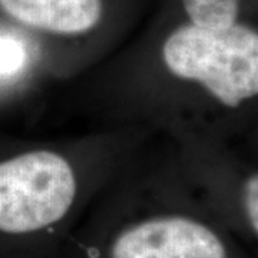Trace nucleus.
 Instances as JSON below:
<instances>
[{
	"mask_svg": "<svg viewBox=\"0 0 258 258\" xmlns=\"http://www.w3.org/2000/svg\"><path fill=\"white\" fill-rule=\"evenodd\" d=\"M162 55L175 76L200 82L225 106L257 95L258 36L247 26L186 25L166 39Z\"/></svg>",
	"mask_w": 258,
	"mask_h": 258,
	"instance_id": "f257e3e1",
	"label": "nucleus"
},
{
	"mask_svg": "<svg viewBox=\"0 0 258 258\" xmlns=\"http://www.w3.org/2000/svg\"><path fill=\"white\" fill-rule=\"evenodd\" d=\"M78 184L69 162L36 151L0 162V238L49 235L74 208Z\"/></svg>",
	"mask_w": 258,
	"mask_h": 258,
	"instance_id": "f03ea898",
	"label": "nucleus"
},
{
	"mask_svg": "<svg viewBox=\"0 0 258 258\" xmlns=\"http://www.w3.org/2000/svg\"><path fill=\"white\" fill-rule=\"evenodd\" d=\"M82 258H235L220 231L184 212H159L123 224Z\"/></svg>",
	"mask_w": 258,
	"mask_h": 258,
	"instance_id": "7ed1b4c3",
	"label": "nucleus"
},
{
	"mask_svg": "<svg viewBox=\"0 0 258 258\" xmlns=\"http://www.w3.org/2000/svg\"><path fill=\"white\" fill-rule=\"evenodd\" d=\"M0 8L28 26L63 35L88 32L102 16V0H0Z\"/></svg>",
	"mask_w": 258,
	"mask_h": 258,
	"instance_id": "20e7f679",
	"label": "nucleus"
},
{
	"mask_svg": "<svg viewBox=\"0 0 258 258\" xmlns=\"http://www.w3.org/2000/svg\"><path fill=\"white\" fill-rule=\"evenodd\" d=\"M192 25L222 29L232 26L238 16V0H184Z\"/></svg>",
	"mask_w": 258,
	"mask_h": 258,
	"instance_id": "39448f33",
	"label": "nucleus"
},
{
	"mask_svg": "<svg viewBox=\"0 0 258 258\" xmlns=\"http://www.w3.org/2000/svg\"><path fill=\"white\" fill-rule=\"evenodd\" d=\"M28 50L25 45L12 36H0V78L18 74L25 66Z\"/></svg>",
	"mask_w": 258,
	"mask_h": 258,
	"instance_id": "423d86ee",
	"label": "nucleus"
},
{
	"mask_svg": "<svg viewBox=\"0 0 258 258\" xmlns=\"http://www.w3.org/2000/svg\"><path fill=\"white\" fill-rule=\"evenodd\" d=\"M258 179L257 175L251 176L245 185V191L242 197L244 211L248 218L249 225L252 231L258 234Z\"/></svg>",
	"mask_w": 258,
	"mask_h": 258,
	"instance_id": "0eeeda50",
	"label": "nucleus"
}]
</instances>
